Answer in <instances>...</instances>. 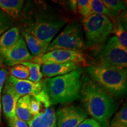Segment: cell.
I'll use <instances>...</instances> for the list:
<instances>
[{"label":"cell","instance_id":"obj_10","mask_svg":"<svg viewBox=\"0 0 127 127\" xmlns=\"http://www.w3.org/2000/svg\"><path fill=\"white\" fill-rule=\"evenodd\" d=\"M55 114L58 127H77L87 118L88 114L81 107L69 105L60 108Z\"/></svg>","mask_w":127,"mask_h":127},{"label":"cell","instance_id":"obj_20","mask_svg":"<svg viewBox=\"0 0 127 127\" xmlns=\"http://www.w3.org/2000/svg\"><path fill=\"white\" fill-rule=\"evenodd\" d=\"M102 2L110 14L111 21L113 23L114 18L117 17L121 12L126 9L125 3L119 0H103Z\"/></svg>","mask_w":127,"mask_h":127},{"label":"cell","instance_id":"obj_11","mask_svg":"<svg viewBox=\"0 0 127 127\" xmlns=\"http://www.w3.org/2000/svg\"><path fill=\"white\" fill-rule=\"evenodd\" d=\"M3 63L8 66H13L26 61H32L33 57L28 51L22 35L14 46L4 51L0 52Z\"/></svg>","mask_w":127,"mask_h":127},{"label":"cell","instance_id":"obj_16","mask_svg":"<svg viewBox=\"0 0 127 127\" xmlns=\"http://www.w3.org/2000/svg\"><path fill=\"white\" fill-rule=\"evenodd\" d=\"M31 96L30 95H25L20 97L16 106V117L26 123L32 120L34 117L31 112L30 105Z\"/></svg>","mask_w":127,"mask_h":127},{"label":"cell","instance_id":"obj_13","mask_svg":"<svg viewBox=\"0 0 127 127\" xmlns=\"http://www.w3.org/2000/svg\"><path fill=\"white\" fill-rule=\"evenodd\" d=\"M81 67V64L75 63L43 64L41 67V72L47 78H52L65 75Z\"/></svg>","mask_w":127,"mask_h":127},{"label":"cell","instance_id":"obj_15","mask_svg":"<svg viewBox=\"0 0 127 127\" xmlns=\"http://www.w3.org/2000/svg\"><path fill=\"white\" fill-rule=\"evenodd\" d=\"M22 36L24 39L28 51L34 58L40 57L45 53L48 46L39 41L32 35L25 31H21Z\"/></svg>","mask_w":127,"mask_h":127},{"label":"cell","instance_id":"obj_30","mask_svg":"<svg viewBox=\"0 0 127 127\" xmlns=\"http://www.w3.org/2000/svg\"><path fill=\"white\" fill-rule=\"evenodd\" d=\"M8 74L7 70L5 68H1L0 69V95H1V92L4 85L7 79V76Z\"/></svg>","mask_w":127,"mask_h":127},{"label":"cell","instance_id":"obj_4","mask_svg":"<svg viewBox=\"0 0 127 127\" xmlns=\"http://www.w3.org/2000/svg\"><path fill=\"white\" fill-rule=\"evenodd\" d=\"M85 73L93 81L113 96L121 97L126 94L127 70L99 64L87 66Z\"/></svg>","mask_w":127,"mask_h":127},{"label":"cell","instance_id":"obj_3","mask_svg":"<svg viewBox=\"0 0 127 127\" xmlns=\"http://www.w3.org/2000/svg\"><path fill=\"white\" fill-rule=\"evenodd\" d=\"M83 73L81 66L65 75L43 79L44 90L51 105L69 104L79 99Z\"/></svg>","mask_w":127,"mask_h":127},{"label":"cell","instance_id":"obj_19","mask_svg":"<svg viewBox=\"0 0 127 127\" xmlns=\"http://www.w3.org/2000/svg\"><path fill=\"white\" fill-rule=\"evenodd\" d=\"M113 28L112 32L115 35L116 38L118 39L119 43L125 50H127V32L126 28L122 21L120 18L113 21Z\"/></svg>","mask_w":127,"mask_h":127},{"label":"cell","instance_id":"obj_9","mask_svg":"<svg viewBox=\"0 0 127 127\" xmlns=\"http://www.w3.org/2000/svg\"><path fill=\"white\" fill-rule=\"evenodd\" d=\"M31 61L39 65L67 63H75L82 64L85 63V58L82 52L55 50L46 52L40 57L33 58Z\"/></svg>","mask_w":127,"mask_h":127},{"label":"cell","instance_id":"obj_18","mask_svg":"<svg viewBox=\"0 0 127 127\" xmlns=\"http://www.w3.org/2000/svg\"><path fill=\"white\" fill-rule=\"evenodd\" d=\"M20 30L13 27L0 36V52L8 50L17 43L20 37Z\"/></svg>","mask_w":127,"mask_h":127},{"label":"cell","instance_id":"obj_29","mask_svg":"<svg viewBox=\"0 0 127 127\" xmlns=\"http://www.w3.org/2000/svg\"><path fill=\"white\" fill-rule=\"evenodd\" d=\"M8 125L9 127H29L27 123L18 118L17 117L8 120Z\"/></svg>","mask_w":127,"mask_h":127},{"label":"cell","instance_id":"obj_1","mask_svg":"<svg viewBox=\"0 0 127 127\" xmlns=\"http://www.w3.org/2000/svg\"><path fill=\"white\" fill-rule=\"evenodd\" d=\"M68 21L59 11L44 1H28L24 9L21 31L32 35L48 47Z\"/></svg>","mask_w":127,"mask_h":127},{"label":"cell","instance_id":"obj_21","mask_svg":"<svg viewBox=\"0 0 127 127\" xmlns=\"http://www.w3.org/2000/svg\"><path fill=\"white\" fill-rule=\"evenodd\" d=\"M21 64L26 66L29 69L30 77L28 80L35 82V83L41 81V79L43 78V75L41 72L40 65L31 61L24 62L21 63Z\"/></svg>","mask_w":127,"mask_h":127},{"label":"cell","instance_id":"obj_23","mask_svg":"<svg viewBox=\"0 0 127 127\" xmlns=\"http://www.w3.org/2000/svg\"><path fill=\"white\" fill-rule=\"evenodd\" d=\"M93 14L105 15L111 20L110 14L105 7L102 1H100V0H91L90 15H93Z\"/></svg>","mask_w":127,"mask_h":127},{"label":"cell","instance_id":"obj_6","mask_svg":"<svg viewBox=\"0 0 127 127\" xmlns=\"http://www.w3.org/2000/svg\"><path fill=\"white\" fill-rule=\"evenodd\" d=\"M82 27L78 21L70 22L49 44L46 52L55 50L82 52L85 49Z\"/></svg>","mask_w":127,"mask_h":127},{"label":"cell","instance_id":"obj_26","mask_svg":"<svg viewBox=\"0 0 127 127\" xmlns=\"http://www.w3.org/2000/svg\"><path fill=\"white\" fill-rule=\"evenodd\" d=\"M91 0H78L77 10L84 18L90 16Z\"/></svg>","mask_w":127,"mask_h":127},{"label":"cell","instance_id":"obj_2","mask_svg":"<svg viewBox=\"0 0 127 127\" xmlns=\"http://www.w3.org/2000/svg\"><path fill=\"white\" fill-rule=\"evenodd\" d=\"M79 99L87 114L102 127H109L112 117L118 109L114 96L93 81L86 73L82 77Z\"/></svg>","mask_w":127,"mask_h":127},{"label":"cell","instance_id":"obj_32","mask_svg":"<svg viewBox=\"0 0 127 127\" xmlns=\"http://www.w3.org/2000/svg\"><path fill=\"white\" fill-rule=\"evenodd\" d=\"M1 115H2V106H1V95H0V124L1 122Z\"/></svg>","mask_w":127,"mask_h":127},{"label":"cell","instance_id":"obj_8","mask_svg":"<svg viewBox=\"0 0 127 127\" xmlns=\"http://www.w3.org/2000/svg\"><path fill=\"white\" fill-rule=\"evenodd\" d=\"M6 80L20 97L30 95L43 104L46 108L51 106L48 96L44 90L42 80L35 83L28 79H17L11 75L7 78Z\"/></svg>","mask_w":127,"mask_h":127},{"label":"cell","instance_id":"obj_33","mask_svg":"<svg viewBox=\"0 0 127 127\" xmlns=\"http://www.w3.org/2000/svg\"><path fill=\"white\" fill-rule=\"evenodd\" d=\"M0 66H1V65H0Z\"/></svg>","mask_w":127,"mask_h":127},{"label":"cell","instance_id":"obj_12","mask_svg":"<svg viewBox=\"0 0 127 127\" xmlns=\"http://www.w3.org/2000/svg\"><path fill=\"white\" fill-rule=\"evenodd\" d=\"M20 96L15 93L11 85L6 80L2 92V106L3 112L8 120L16 117L15 109Z\"/></svg>","mask_w":127,"mask_h":127},{"label":"cell","instance_id":"obj_28","mask_svg":"<svg viewBox=\"0 0 127 127\" xmlns=\"http://www.w3.org/2000/svg\"><path fill=\"white\" fill-rule=\"evenodd\" d=\"M77 127H102V126L94 119L86 118Z\"/></svg>","mask_w":127,"mask_h":127},{"label":"cell","instance_id":"obj_5","mask_svg":"<svg viewBox=\"0 0 127 127\" xmlns=\"http://www.w3.org/2000/svg\"><path fill=\"white\" fill-rule=\"evenodd\" d=\"M113 23L107 16L93 14L83 20L85 48H96L112 32Z\"/></svg>","mask_w":127,"mask_h":127},{"label":"cell","instance_id":"obj_14","mask_svg":"<svg viewBox=\"0 0 127 127\" xmlns=\"http://www.w3.org/2000/svg\"><path fill=\"white\" fill-rule=\"evenodd\" d=\"M29 127H56L57 118L54 109L48 107L44 112L35 116L27 123Z\"/></svg>","mask_w":127,"mask_h":127},{"label":"cell","instance_id":"obj_7","mask_svg":"<svg viewBox=\"0 0 127 127\" xmlns=\"http://www.w3.org/2000/svg\"><path fill=\"white\" fill-rule=\"evenodd\" d=\"M97 64L110 67L125 69L127 66V50L119 43L115 36L107 39L97 47L96 52Z\"/></svg>","mask_w":127,"mask_h":127},{"label":"cell","instance_id":"obj_24","mask_svg":"<svg viewBox=\"0 0 127 127\" xmlns=\"http://www.w3.org/2000/svg\"><path fill=\"white\" fill-rule=\"evenodd\" d=\"M11 75L20 79H28L30 77L28 68L23 64L15 65L9 69Z\"/></svg>","mask_w":127,"mask_h":127},{"label":"cell","instance_id":"obj_27","mask_svg":"<svg viewBox=\"0 0 127 127\" xmlns=\"http://www.w3.org/2000/svg\"><path fill=\"white\" fill-rule=\"evenodd\" d=\"M41 103L38 101L34 97L31 96V101H30V105H31V112L34 117L40 113Z\"/></svg>","mask_w":127,"mask_h":127},{"label":"cell","instance_id":"obj_22","mask_svg":"<svg viewBox=\"0 0 127 127\" xmlns=\"http://www.w3.org/2000/svg\"><path fill=\"white\" fill-rule=\"evenodd\" d=\"M109 127H127V106L125 102L111 120Z\"/></svg>","mask_w":127,"mask_h":127},{"label":"cell","instance_id":"obj_31","mask_svg":"<svg viewBox=\"0 0 127 127\" xmlns=\"http://www.w3.org/2000/svg\"><path fill=\"white\" fill-rule=\"evenodd\" d=\"M69 5H70V7L73 11H75L77 10V1H69Z\"/></svg>","mask_w":127,"mask_h":127},{"label":"cell","instance_id":"obj_17","mask_svg":"<svg viewBox=\"0 0 127 127\" xmlns=\"http://www.w3.org/2000/svg\"><path fill=\"white\" fill-rule=\"evenodd\" d=\"M23 0H0V9L12 18L20 16L23 9Z\"/></svg>","mask_w":127,"mask_h":127},{"label":"cell","instance_id":"obj_25","mask_svg":"<svg viewBox=\"0 0 127 127\" xmlns=\"http://www.w3.org/2000/svg\"><path fill=\"white\" fill-rule=\"evenodd\" d=\"M14 24L13 18L0 9V36L13 27Z\"/></svg>","mask_w":127,"mask_h":127}]
</instances>
